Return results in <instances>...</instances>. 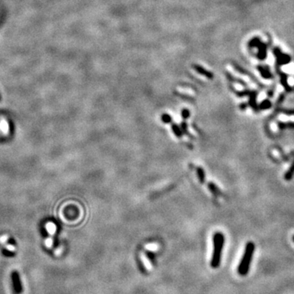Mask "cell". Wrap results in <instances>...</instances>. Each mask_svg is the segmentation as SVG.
Segmentation results:
<instances>
[{
	"mask_svg": "<svg viewBox=\"0 0 294 294\" xmlns=\"http://www.w3.org/2000/svg\"><path fill=\"white\" fill-rule=\"evenodd\" d=\"M247 105L244 104V103H243V104H241V105H240V108H241V109L244 110L245 108H246V106H247Z\"/></svg>",
	"mask_w": 294,
	"mask_h": 294,
	"instance_id": "cell-21",
	"label": "cell"
},
{
	"mask_svg": "<svg viewBox=\"0 0 294 294\" xmlns=\"http://www.w3.org/2000/svg\"><path fill=\"white\" fill-rule=\"evenodd\" d=\"M292 240H293V242H294V235L292 236Z\"/></svg>",
	"mask_w": 294,
	"mask_h": 294,
	"instance_id": "cell-22",
	"label": "cell"
},
{
	"mask_svg": "<svg viewBox=\"0 0 294 294\" xmlns=\"http://www.w3.org/2000/svg\"><path fill=\"white\" fill-rule=\"evenodd\" d=\"M0 130L2 133L5 136L9 134V124L8 122L5 119H1L0 120Z\"/></svg>",
	"mask_w": 294,
	"mask_h": 294,
	"instance_id": "cell-4",
	"label": "cell"
},
{
	"mask_svg": "<svg viewBox=\"0 0 294 294\" xmlns=\"http://www.w3.org/2000/svg\"><path fill=\"white\" fill-rule=\"evenodd\" d=\"M45 228H46L47 232L49 234H51V235H53L56 233V226L53 222H47V223L45 225Z\"/></svg>",
	"mask_w": 294,
	"mask_h": 294,
	"instance_id": "cell-6",
	"label": "cell"
},
{
	"mask_svg": "<svg viewBox=\"0 0 294 294\" xmlns=\"http://www.w3.org/2000/svg\"><path fill=\"white\" fill-rule=\"evenodd\" d=\"M172 128H173V131L174 132V134L176 135L178 137H181V135H182V131L180 129V128L178 126H177V124H172Z\"/></svg>",
	"mask_w": 294,
	"mask_h": 294,
	"instance_id": "cell-12",
	"label": "cell"
},
{
	"mask_svg": "<svg viewBox=\"0 0 294 294\" xmlns=\"http://www.w3.org/2000/svg\"><path fill=\"white\" fill-rule=\"evenodd\" d=\"M182 132H184V133H186V132H187V126H186V124H185V122H184V123H182Z\"/></svg>",
	"mask_w": 294,
	"mask_h": 294,
	"instance_id": "cell-20",
	"label": "cell"
},
{
	"mask_svg": "<svg viewBox=\"0 0 294 294\" xmlns=\"http://www.w3.org/2000/svg\"><path fill=\"white\" fill-rule=\"evenodd\" d=\"M7 239H8V236H7V235H6V234H5V235H2V236L0 238V240L2 241V243H5V242H7Z\"/></svg>",
	"mask_w": 294,
	"mask_h": 294,
	"instance_id": "cell-19",
	"label": "cell"
},
{
	"mask_svg": "<svg viewBox=\"0 0 294 294\" xmlns=\"http://www.w3.org/2000/svg\"><path fill=\"white\" fill-rule=\"evenodd\" d=\"M197 174H198V177L199 181H200L201 183H203L205 180V174L203 169H201V168H198V169H197Z\"/></svg>",
	"mask_w": 294,
	"mask_h": 294,
	"instance_id": "cell-9",
	"label": "cell"
},
{
	"mask_svg": "<svg viewBox=\"0 0 294 294\" xmlns=\"http://www.w3.org/2000/svg\"><path fill=\"white\" fill-rule=\"evenodd\" d=\"M278 127L280 129H284L287 128H294V123L292 122H289V123H283V122H279L278 123Z\"/></svg>",
	"mask_w": 294,
	"mask_h": 294,
	"instance_id": "cell-10",
	"label": "cell"
},
{
	"mask_svg": "<svg viewBox=\"0 0 294 294\" xmlns=\"http://www.w3.org/2000/svg\"><path fill=\"white\" fill-rule=\"evenodd\" d=\"M254 251H255V244L253 242H247L245 246L244 252L243 257L239 262L238 267V273L242 276H245L249 272L250 266H251L252 257H253Z\"/></svg>",
	"mask_w": 294,
	"mask_h": 294,
	"instance_id": "cell-2",
	"label": "cell"
},
{
	"mask_svg": "<svg viewBox=\"0 0 294 294\" xmlns=\"http://www.w3.org/2000/svg\"><path fill=\"white\" fill-rule=\"evenodd\" d=\"M271 107V102L269 100H263L260 105H259V109L260 110H267Z\"/></svg>",
	"mask_w": 294,
	"mask_h": 294,
	"instance_id": "cell-11",
	"label": "cell"
},
{
	"mask_svg": "<svg viewBox=\"0 0 294 294\" xmlns=\"http://www.w3.org/2000/svg\"><path fill=\"white\" fill-rule=\"evenodd\" d=\"M250 96V100H249V105L252 106V108L254 110L257 111L258 108L257 105L256 103V93L255 92H249L248 94Z\"/></svg>",
	"mask_w": 294,
	"mask_h": 294,
	"instance_id": "cell-8",
	"label": "cell"
},
{
	"mask_svg": "<svg viewBox=\"0 0 294 294\" xmlns=\"http://www.w3.org/2000/svg\"><path fill=\"white\" fill-rule=\"evenodd\" d=\"M225 244V237L221 232H217L213 235V251L211 259V267L218 268L221 264L222 253Z\"/></svg>",
	"mask_w": 294,
	"mask_h": 294,
	"instance_id": "cell-1",
	"label": "cell"
},
{
	"mask_svg": "<svg viewBox=\"0 0 294 294\" xmlns=\"http://www.w3.org/2000/svg\"><path fill=\"white\" fill-rule=\"evenodd\" d=\"M11 279L13 292L15 294H22L23 292V286L19 273L17 271H12L11 274Z\"/></svg>",
	"mask_w": 294,
	"mask_h": 294,
	"instance_id": "cell-3",
	"label": "cell"
},
{
	"mask_svg": "<svg viewBox=\"0 0 294 294\" xmlns=\"http://www.w3.org/2000/svg\"><path fill=\"white\" fill-rule=\"evenodd\" d=\"M45 243L47 244L48 247H51V246H53V239H51V237H47V239H45Z\"/></svg>",
	"mask_w": 294,
	"mask_h": 294,
	"instance_id": "cell-17",
	"label": "cell"
},
{
	"mask_svg": "<svg viewBox=\"0 0 294 294\" xmlns=\"http://www.w3.org/2000/svg\"><path fill=\"white\" fill-rule=\"evenodd\" d=\"M259 70H260L261 74H262V76L264 77V78H266V79H267V78H268V79H270V78L271 77V73L269 72V71L267 72V71H265V70H263V68H259Z\"/></svg>",
	"mask_w": 294,
	"mask_h": 294,
	"instance_id": "cell-14",
	"label": "cell"
},
{
	"mask_svg": "<svg viewBox=\"0 0 294 294\" xmlns=\"http://www.w3.org/2000/svg\"><path fill=\"white\" fill-rule=\"evenodd\" d=\"M294 177V160L292 164H291V166L289 167L288 170L284 174V179L286 181H291Z\"/></svg>",
	"mask_w": 294,
	"mask_h": 294,
	"instance_id": "cell-5",
	"label": "cell"
},
{
	"mask_svg": "<svg viewBox=\"0 0 294 294\" xmlns=\"http://www.w3.org/2000/svg\"><path fill=\"white\" fill-rule=\"evenodd\" d=\"M146 256H147V257L149 258V260H150V262H151L152 263H154V262H155V257H154V255L153 252H147Z\"/></svg>",
	"mask_w": 294,
	"mask_h": 294,
	"instance_id": "cell-16",
	"label": "cell"
},
{
	"mask_svg": "<svg viewBox=\"0 0 294 294\" xmlns=\"http://www.w3.org/2000/svg\"><path fill=\"white\" fill-rule=\"evenodd\" d=\"M162 121L165 123V124H169V123L172 122V118L168 114H164V115H162Z\"/></svg>",
	"mask_w": 294,
	"mask_h": 294,
	"instance_id": "cell-13",
	"label": "cell"
},
{
	"mask_svg": "<svg viewBox=\"0 0 294 294\" xmlns=\"http://www.w3.org/2000/svg\"><path fill=\"white\" fill-rule=\"evenodd\" d=\"M208 187H209V189H210V190H211L212 192H213V194H218V187H217V186H216L215 185H213V183H210L208 185Z\"/></svg>",
	"mask_w": 294,
	"mask_h": 294,
	"instance_id": "cell-15",
	"label": "cell"
},
{
	"mask_svg": "<svg viewBox=\"0 0 294 294\" xmlns=\"http://www.w3.org/2000/svg\"><path fill=\"white\" fill-rule=\"evenodd\" d=\"M193 67H194L195 71H198L201 75H203L204 76L207 77V78H209V79H212V78H213V74H211L210 72H208V71H207L203 68H202L201 66H195V65H194V66H193Z\"/></svg>",
	"mask_w": 294,
	"mask_h": 294,
	"instance_id": "cell-7",
	"label": "cell"
},
{
	"mask_svg": "<svg viewBox=\"0 0 294 294\" xmlns=\"http://www.w3.org/2000/svg\"><path fill=\"white\" fill-rule=\"evenodd\" d=\"M181 115H182V117H183L184 119H187V118L190 116V111L186 109L183 110L182 112H181Z\"/></svg>",
	"mask_w": 294,
	"mask_h": 294,
	"instance_id": "cell-18",
	"label": "cell"
}]
</instances>
